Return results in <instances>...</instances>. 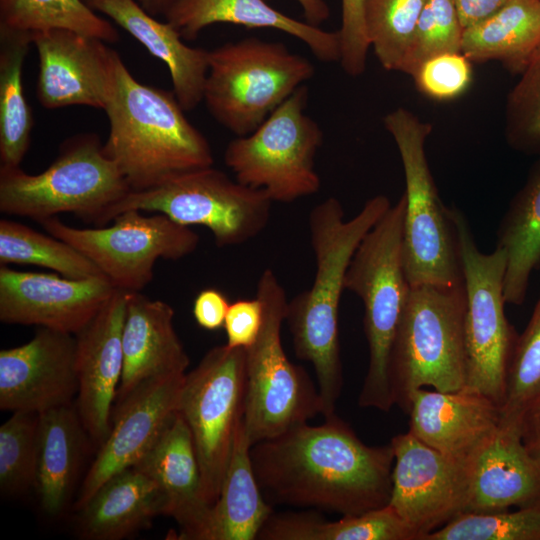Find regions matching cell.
<instances>
[{"label": "cell", "mask_w": 540, "mask_h": 540, "mask_svg": "<svg viewBox=\"0 0 540 540\" xmlns=\"http://www.w3.org/2000/svg\"><path fill=\"white\" fill-rule=\"evenodd\" d=\"M510 0H454L463 28L494 14Z\"/></svg>", "instance_id": "cell-47"}, {"label": "cell", "mask_w": 540, "mask_h": 540, "mask_svg": "<svg viewBox=\"0 0 540 540\" xmlns=\"http://www.w3.org/2000/svg\"><path fill=\"white\" fill-rule=\"evenodd\" d=\"M412 77L426 96L439 101L451 100L469 87L471 61L461 52L440 54L426 60Z\"/></svg>", "instance_id": "cell-42"}, {"label": "cell", "mask_w": 540, "mask_h": 540, "mask_svg": "<svg viewBox=\"0 0 540 540\" xmlns=\"http://www.w3.org/2000/svg\"><path fill=\"white\" fill-rule=\"evenodd\" d=\"M263 318V303L257 296L230 303L223 326L226 345L230 348H249L258 338Z\"/></svg>", "instance_id": "cell-44"}, {"label": "cell", "mask_w": 540, "mask_h": 540, "mask_svg": "<svg viewBox=\"0 0 540 540\" xmlns=\"http://www.w3.org/2000/svg\"><path fill=\"white\" fill-rule=\"evenodd\" d=\"M540 47V0H510L465 28L461 53L471 62L500 61L521 73Z\"/></svg>", "instance_id": "cell-30"}, {"label": "cell", "mask_w": 540, "mask_h": 540, "mask_svg": "<svg viewBox=\"0 0 540 540\" xmlns=\"http://www.w3.org/2000/svg\"><path fill=\"white\" fill-rule=\"evenodd\" d=\"M153 479L168 503V516L179 525L172 539L192 540L210 506L204 499L202 478L191 431L177 411L154 445L134 465Z\"/></svg>", "instance_id": "cell-24"}, {"label": "cell", "mask_w": 540, "mask_h": 540, "mask_svg": "<svg viewBox=\"0 0 540 540\" xmlns=\"http://www.w3.org/2000/svg\"><path fill=\"white\" fill-rule=\"evenodd\" d=\"M35 265L74 279L103 275L84 254L50 234L9 219L0 220V265Z\"/></svg>", "instance_id": "cell-34"}, {"label": "cell", "mask_w": 540, "mask_h": 540, "mask_svg": "<svg viewBox=\"0 0 540 540\" xmlns=\"http://www.w3.org/2000/svg\"><path fill=\"white\" fill-rule=\"evenodd\" d=\"M540 396V295L530 320L517 337L510 360L501 419L517 423L527 406Z\"/></svg>", "instance_id": "cell-39"}, {"label": "cell", "mask_w": 540, "mask_h": 540, "mask_svg": "<svg viewBox=\"0 0 540 540\" xmlns=\"http://www.w3.org/2000/svg\"><path fill=\"white\" fill-rule=\"evenodd\" d=\"M39 414L13 412L0 427V491L3 496L22 494L36 480Z\"/></svg>", "instance_id": "cell-38"}, {"label": "cell", "mask_w": 540, "mask_h": 540, "mask_svg": "<svg viewBox=\"0 0 540 540\" xmlns=\"http://www.w3.org/2000/svg\"><path fill=\"white\" fill-rule=\"evenodd\" d=\"M253 471L270 504L357 515L388 504L394 452L369 446L336 414L302 423L250 449Z\"/></svg>", "instance_id": "cell-1"}, {"label": "cell", "mask_w": 540, "mask_h": 540, "mask_svg": "<svg viewBox=\"0 0 540 540\" xmlns=\"http://www.w3.org/2000/svg\"><path fill=\"white\" fill-rule=\"evenodd\" d=\"M538 156L497 232V246L507 253L505 302L516 306L525 301L530 277L540 266V154Z\"/></svg>", "instance_id": "cell-31"}, {"label": "cell", "mask_w": 540, "mask_h": 540, "mask_svg": "<svg viewBox=\"0 0 540 540\" xmlns=\"http://www.w3.org/2000/svg\"><path fill=\"white\" fill-rule=\"evenodd\" d=\"M269 1V0H266ZM308 23L319 26L329 18L330 10L324 0H296Z\"/></svg>", "instance_id": "cell-48"}, {"label": "cell", "mask_w": 540, "mask_h": 540, "mask_svg": "<svg viewBox=\"0 0 540 540\" xmlns=\"http://www.w3.org/2000/svg\"><path fill=\"white\" fill-rule=\"evenodd\" d=\"M520 431L526 450L540 465V396L532 401L522 413Z\"/></svg>", "instance_id": "cell-46"}, {"label": "cell", "mask_w": 540, "mask_h": 540, "mask_svg": "<svg viewBox=\"0 0 540 540\" xmlns=\"http://www.w3.org/2000/svg\"><path fill=\"white\" fill-rule=\"evenodd\" d=\"M77 512L80 539L121 540L168 515V503L158 484L133 466L110 477Z\"/></svg>", "instance_id": "cell-27"}, {"label": "cell", "mask_w": 540, "mask_h": 540, "mask_svg": "<svg viewBox=\"0 0 540 540\" xmlns=\"http://www.w3.org/2000/svg\"><path fill=\"white\" fill-rule=\"evenodd\" d=\"M242 419L236 430L219 496L192 540H254L270 515L253 471Z\"/></svg>", "instance_id": "cell-28"}, {"label": "cell", "mask_w": 540, "mask_h": 540, "mask_svg": "<svg viewBox=\"0 0 540 540\" xmlns=\"http://www.w3.org/2000/svg\"><path fill=\"white\" fill-rule=\"evenodd\" d=\"M405 207L403 194L362 238L344 279L345 290L362 300L369 348V364L358 404L384 412L394 406L389 359L411 291L404 265Z\"/></svg>", "instance_id": "cell-4"}, {"label": "cell", "mask_w": 540, "mask_h": 540, "mask_svg": "<svg viewBox=\"0 0 540 540\" xmlns=\"http://www.w3.org/2000/svg\"><path fill=\"white\" fill-rule=\"evenodd\" d=\"M39 57L36 96L46 109L84 105L105 110L121 57L106 42L67 29L33 33Z\"/></svg>", "instance_id": "cell-16"}, {"label": "cell", "mask_w": 540, "mask_h": 540, "mask_svg": "<svg viewBox=\"0 0 540 540\" xmlns=\"http://www.w3.org/2000/svg\"><path fill=\"white\" fill-rule=\"evenodd\" d=\"M424 540H540V501L495 512H465Z\"/></svg>", "instance_id": "cell-37"}, {"label": "cell", "mask_w": 540, "mask_h": 540, "mask_svg": "<svg viewBox=\"0 0 540 540\" xmlns=\"http://www.w3.org/2000/svg\"><path fill=\"white\" fill-rule=\"evenodd\" d=\"M390 206L388 197L376 195L346 220L340 201L329 197L309 213L314 280L288 300L285 321L296 356L313 366L325 418L335 414L343 386L338 318L345 274L358 244Z\"/></svg>", "instance_id": "cell-2"}, {"label": "cell", "mask_w": 540, "mask_h": 540, "mask_svg": "<svg viewBox=\"0 0 540 540\" xmlns=\"http://www.w3.org/2000/svg\"><path fill=\"white\" fill-rule=\"evenodd\" d=\"M407 414L409 432L443 455L468 463L501 422V408L478 392L416 390Z\"/></svg>", "instance_id": "cell-21"}, {"label": "cell", "mask_w": 540, "mask_h": 540, "mask_svg": "<svg viewBox=\"0 0 540 540\" xmlns=\"http://www.w3.org/2000/svg\"><path fill=\"white\" fill-rule=\"evenodd\" d=\"M116 288L104 275L74 279L0 267V320L76 335Z\"/></svg>", "instance_id": "cell-18"}, {"label": "cell", "mask_w": 540, "mask_h": 540, "mask_svg": "<svg viewBox=\"0 0 540 540\" xmlns=\"http://www.w3.org/2000/svg\"><path fill=\"white\" fill-rule=\"evenodd\" d=\"M130 209L109 226L76 228L58 217L38 222L91 260L116 289L141 292L153 279L158 259L178 260L192 254L199 235L161 213Z\"/></svg>", "instance_id": "cell-13"}, {"label": "cell", "mask_w": 540, "mask_h": 540, "mask_svg": "<svg viewBox=\"0 0 540 540\" xmlns=\"http://www.w3.org/2000/svg\"><path fill=\"white\" fill-rule=\"evenodd\" d=\"M314 73L310 60L282 42H228L209 50L203 102L220 125L246 136Z\"/></svg>", "instance_id": "cell-7"}, {"label": "cell", "mask_w": 540, "mask_h": 540, "mask_svg": "<svg viewBox=\"0 0 540 540\" xmlns=\"http://www.w3.org/2000/svg\"><path fill=\"white\" fill-rule=\"evenodd\" d=\"M461 262L465 291V388L502 406L507 372L517 335L504 310L507 253L496 246L491 253L476 245L470 224L456 206L448 207Z\"/></svg>", "instance_id": "cell-10"}, {"label": "cell", "mask_w": 540, "mask_h": 540, "mask_svg": "<svg viewBox=\"0 0 540 540\" xmlns=\"http://www.w3.org/2000/svg\"><path fill=\"white\" fill-rule=\"evenodd\" d=\"M104 111L109 121L104 152L131 191L214 164L207 138L186 118L174 92L139 82L122 59Z\"/></svg>", "instance_id": "cell-3"}, {"label": "cell", "mask_w": 540, "mask_h": 540, "mask_svg": "<svg viewBox=\"0 0 540 540\" xmlns=\"http://www.w3.org/2000/svg\"><path fill=\"white\" fill-rule=\"evenodd\" d=\"M128 292L116 289L75 335L78 393L75 408L97 448L106 439L123 371L122 333Z\"/></svg>", "instance_id": "cell-20"}, {"label": "cell", "mask_w": 540, "mask_h": 540, "mask_svg": "<svg viewBox=\"0 0 540 540\" xmlns=\"http://www.w3.org/2000/svg\"><path fill=\"white\" fill-rule=\"evenodd\" d=\"M185 374L154 377L114 404L108 435L80 487L78 511L113 475L133 467L154 445L175 413Z\"/></svg>", "instance_id": "cell-17"}, {"label": "cell", "mask_w": 540, "mask_h": 540, "mask_svg": "<svg viewBox=\"0 0 540 540\" xmlns=\"http://www.w3.org/2000/svg\"><path fill=\"white\" fill-rule=\"evenodd\" d=\"M363 1L341 0L339 63L350 77H358L364 73L370 48L364 25Z\"/></svg>", "instance_id": "cell-43"}, {"label": "cell", "mask_w": 540, "mask_h": 540, "mask_svg": "<svg viewBox=\"0 0 540 540\" xmlns=\"http://www.w3.org/2000/svg\"><path fill=\"white\" fill-rule=\"evenodd\" d=\"M505 137L509 146L516 151L540 154V47L508 95Z\"/></svg>", "instance_id": "cell-41"}, {"label": "cell", "mask_w": 540, "mask_h": 540, "mask_svg": "<svg viewBox=\"0 0 540 540\" xmlns=\"http://www.w3.org/2000/svg\"><path fill=\"white\" fill-rule=\"evenodd\" d=\"M39 416L34 487L44 512L58 516L72 497L90 437L72 404L49 409Z\"/></svg>", "instance_id": "cell-29"}, {"label": "cell", "mask_w": 540, "mask_h": 540, "mask_svg": "<svg viewBox=\"0 0 540 540\" xmlns=\"http://www.w3.org/2000/svg\"><path fill=\"white\" fill-rule=\"evenodd\" d=\"M256 296L264 307L258 338L245 349L246 390L243 427L251 446L322 414L318 388L287 357L281 341L288 299L272 269H265Z\"/></svg>", "instance_id": "cell-8"}, {"label": "cell", "mask_w": 540, "mask_h": 540, "mask_svg": "<svg viewBox=\"0 0 540 540\" xmlns=\"http://www.w3.org/2000/svg\"><path fill=\"white\" fill-rule=\"evenodd\" d=\"M390 444L394 465L388 505L418 540L466 512L468 463L443 455L409 431Z\"/></svg>", "instance_id": "cell-15"}, {"label": "cell", "mask_w": 540, "mask_h": 540, "mask_svg": "<svg viewBox=\"0 0 540 540\" xmlns=\"http://www.w3.org/2000/svg\"><path fill=\"white\" fill-rule=\"evenodd\" d=\"M263 540H418L411 527L387 504L338 521L316 514H271L262 527Z\"/></svg>", "instance_id": "cell-32"}, {"label": "cell", "mask_w": 540, "mask_h": 540, "mask_svg": "<svg viewBox=\"0 0 540 540\" xmlns=\"http://www.w3.org/2000/svg\"><path fill=\"white\" fill-rule=\"evenodd\" d=\"M131 191L93 133L65 140L49 167L29 174L0 165V211L37 222L72 213L95 227Z\"/></svg>", "instance_id": "cell-5"}, {"label": "cell", "mask_w": 540, "mask_h": 540, "mask_svg": "<svg viewBox=\"0 0 540 540\" xmlns=\"http://www.w3.org/2000/svg\"><path fill=\"white\" fill-rule=\"evenodd\" d=\"M179 0H137L140 6L154 17L165 16Z\"/></svg>", "instance_id": "cell-49"}, {"label": "cell", "mask_w": 540, "mask_h": 540, "mask_svg": "<svg viewBox=\"0 0 540 540\" xmlns=\"http://www.w3.org/2000/svg\"><path fill=\"white\" fill-rule=\"evenodd\" d=\"M174 317L175 311L167 302L128 292L122 333L123 371L115 403L144 381L185 374L190 359L176 333Z\"/></svg>", "instance_id": "cell-23"}, {"label": "cell", "mask_w": 540, "mask_h": 540, "mask_svg": "<svg viewBox=\"0 0 540 540\" xmlns=\"http://www.w3.org/2000/svg\"><path fill=\"white\" fill-rule=\"evenodd\" d=\"M540 501V465L526 450L520 425L501 419L468 462L466 512H495Z\"/></svg>", "instance_id": "cell-22"}, {"label": "cell", "mask_w": 540, "mask_h": 540, "mask_svg": "<svg viewBox=\"0 0 540 540\" xmlns=\"http://www.w3.org/2000/svg\"><path fill=\"white\" fill-rule=\"evenodd\" d=\"M94 10L112 19L168 68L178 102L184 111L203 101L209 50L191 47L167 21L148 14L135 0H85Z\"/></svg>", "instance_id": "cell-25"}, {"label": "cell", "mask_w": 540, "mask_h": 540, "mask_svg": "<svg viewBox=\"0 0 540 540\" xmlns=\"http://www.w3.org/2000/svg\"><path fill=\"white\" fill-rule=\"evenodd\" d=\"M463 31L454 0H426L401 72L412 77L426 60L461 52Z\"/></svg>", "instance_id": "cell-40"}, {"label": "cell", "mask_w": 540, "mask_h": 540, "mask_svg": "<svg viewBox=\"0 0 540 540\" xmlns=\"http://www.w3.org/2000/svg\"><path fill=\"white\" fill-rule=\"evenodd\" d=\"M183 39L194 40L215 23L275 29L303 42L320 61L339 62L338 31H325L271 7L266 0H179L164 16Z\"/></svg>", "instance_id": "cell-26"}, {"label": "cell", "mask_w": 540, "mask_h": 540, "mask_svg": "<svg viewBox=\"0 0 540 540\" xmlns=\"http://www.w3.org/2000/svg\"><path fill=\"white\" fill-rule=\"evenodd\" d=\"M0 24L29 33L67 29L106 43L119 39L117 29L84 0H0Z\"/></svg>", "instance_id": "cell-35"}, {"label": "cell", "mask_w": 540, "mask_h": 540, "mask_svg": "<svg viewBox=\"0 0 540 540\" xmlns=\"http://www.w3.org/2000/svg\"><path fill=\"white\" fill-rule=\"evenodd\" d=\"M33 33L0 24V162L21 165L34 124L23 90V64Z\"/></svg>", "instance_id": "cell-33"}, {"label": "cell", "mask_w": 540, "mask_h": 540, "mask_svg": "<svg viewBox=\"0 0 540 540\" xmlns=\"http://www.w3.org/2000/svg\"><path fill=\"white\" fill-rule=\"evenodd\" d=\"M426 0H364L370 47L388 71H401Z\"/></svg>", "instance_id": "cell-36"}, {"label": "cell", "mask_w": 540, "mask_h": 540, "mask_svg": "<svg viewBox=\"0 0 540 540\" xmlns=\"http://www.w3.org/2000/svg\"><path fill=\"white\" fill-rule=\"evenodd\" d=\"M78 393L75 335L40 327L28 342L0 351V409L42 413Z\"/></svg>", "instance_id": "cell-19"}, {"label": "cell", "mask_w": 540, "mask_h": 540, "mask_svg": "<svg viewBox=\"0 0 540 540\" xmlns=\"http://www.w3.org/2000/svg\"><path fill=\"white\" fill-rule=\"evenodd\" d=\"M405 176L404 265L411 287L463 283L454 229L433 181L425 153L432 125L399 107L383 118Z\"/></svg>", "instance_id": "cell-9"}, {"label": "cell", "mask_w": 540, "mask_h": 540, "mask_svg": "<svg viewBox=\"0 0 540 540\" xmlns=\"http://www.w3.org/2000/svg\"><path fill=\"white\" fill-rule=\"evenodd\" d=\"M272 203L265 192L211 166L130 191L111 209L106 224L130 209L161 213L184 226L206 227L218 247H232L254 239L267 227Z\"/></svg>", "instance_id": "cell-12"}, {"label": "cell", "mask_w": 540, "mask_h": 540, "mask_svg": "<svg viewBox=\"0 0 540 540\" xmlns=\"http://www.w3.org/2000/svg\"><path fill=\"white\" fill-rule=\"evenodd\" d=\"M229 301L225 294L215 288L200 291L194 299L192 313L201 328L215 331L224 326Z\"/></svg>", "instance_id": "cell-45"}, {"label": "cell", "mask_w": 540, "mask_h": 540, "mask_svg": "<svg viewBox=\"0 0 540 540\" xmlns=\"http://www.w3.org/2000/svg\"><path fill=\"white\" fill-rule=\"evenodd\" d=\"M308 88L300 86L252 133L228 143L224 162L235 179L290 203L316 194L321 180L315 156L323 131L305 112Z\"/></svg>", "instance_id": "cell-11"}, {"label": "cell", "mask_w": 540, "mask_h": 540, "mask_svg": "<svg viewBox=\"0 0 540 540\" xmlns=\"http://www.w3.org/2000/svg\"><path fill=\"white\" fill-rule=\"evenodd\" d=\"M85 1V0H84Z\"/></svg>", "instance_id": "cell-50"}, {"label": "cell", "mask_w": 540, "mask_h": 540, "mask_svg": "<svg viewBox=\"0 0 540 540\" xmlns=\"http://www.w3.org/2000/svg\"><path fill=\"white\" fill-rule=\"evenodd\" d=\"M465 305L463 283L411 287L389 359L394 405L405 413L420 388L443 392L465 388Z\"/></svg>", "instance_id": "cell-6"}, {"label": "cell", "mask_w": 540, "mask_h": 540, "mask_svg": "<svg viewBox=\"0 0 540 540\" xmlns=\"http://www.w3.org/2000/svg\"><path fill=\"white\" fill-rule=\"evenodd\" d=\"M245 390V349L226 344L210 349L185 375L181 388L177 411L191 431L210 507L219 496L243 418Z\"/></svg>", "instance_id": "cell-14"}]
</instances>
